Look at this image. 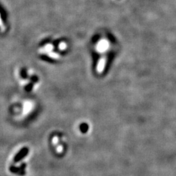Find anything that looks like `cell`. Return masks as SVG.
I'll return each instance as SVG.
<instances>
[{
    "instance_id": "cell-1",
    "label": "cell",
    "mask_w": 176,
    "mask_h": 176,
    "mask_svg": "<svg viewBox=\"0 0 176 176\" xmlns=\"http://www.w3.org/2000/svg\"><path fill=\"white\" fill-rule=\"evenodd\" d=\"M28 153V148H24L22 149L21 151H20V152L16 156H15L14 159V162L15 163L19 162L20 160H22Z\"/></svg>"
},
{
    "instance_id": "cell-2",
    "label": "cell",
    "mask_w": 176,
    "mask_h": 176,
    "mask_svg": "<svg viewBox=\"0 0 176 176\" xmlns=\"http://www.w3.org/2000/svg\"><path fill=\"white\" fill-rule=\"evenodd\" d=\"M53 48V46L51 44H47L46 46L39 50V52L41 54H48L50 52H52Z\"/></svg>"
},
{
    "instance_id": "cell-3",
    "label": "cell",
    "mask_w": 176,
    "mask_h": 176,
    "mask_svg": "<svg viewBox=\"0 0 176 176\" xmlns=\"http://www.w3.org/2000/svg\"><path fill=\"white\" fill-rule=\"evenodd\" d=\"M105 62H106V61H105L104 58H102V59H100V61H99L98 65H97V69L98 73H101L103 72V70L104 67Z\"/></svg>"
},
{
    "instance_id": "cell-4",
    "label": "cell",
    "mask_w": 176,
    "mask_h": 176,
    "mask_svg": "<svg viewBox=\"0 0 176 176\" xmlns=\"http://www.w3.org/2000/svg\"><path fill=\"white\" fill-rule=\"evenodd\" d=\"M48 56H49L51 58H54V59H58L59 58V55L55 53V52H50L49 53L47 54Z\"/></svg>"
},
{
    "instance_id": "cell-5",
    "label": "cell",
    "mask_w": 176,
    "mask_h": 176,
    "mask_svg": "<svg viewBox=\"0 0 176 176\" xmlns=\"http://www.w3.org/2000/svg\"><path fill=\"white\" fill-rule=\"evenodd\" d=\"M58 137H57V136H55V137L52 138V143L54 145H56V146H58Z\"/></svg>"
},
{
    "instance_id": "cell-6",
    "label": "cell",
    "mask_w": 176,
    "mask_h": 176,
    "mask_svg": "<svg viewBox=\"0 0 176 176\" xmlns=\"http://www.w3.org/2000/svg\"><path fill=\"white\" fill-rule=\"evenodd\" d=\"M56 147H57V152L58 153H61L63 151V147L62 146V145H58Z\"/></svg>"
},
{
    "instance_id": "cell-7",
    "label": "cell",
    "mask_w": 176,
    "mask_h": 176,
    "mask_svg": "<svg viewBox=\"0 0 176 176\" xmlns=\"http://www.w3.org/2000/svg\"><path fill=\"white\" fill-rule=\"evenodd\" d=\"M0 28H2V29H4L5 27H4V24L2 22V20L1 18V16H0Z\"/></svg>"
},
{
    "instance_id": "cell-8",
    "label": "cell",
    "mask_w": 176,
    "mask_h": 176,
    "mask_svg": "<svg viewBox=\"0 0 176 176\" xmlns=\"http://www.w3.org/2000/svg\"><path fill=\"white\" fill-rule=\"evenodd\" d=\"M59 48L60 49H62V50H63V49H65V48H66V45H65V43H62L60 44V46H59Z\"/></svg>"
}]
</instances>
